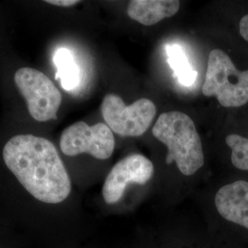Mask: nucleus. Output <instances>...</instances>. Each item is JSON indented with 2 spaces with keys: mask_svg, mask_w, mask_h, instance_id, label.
<instances>
[{
  "mask_svg": "<svg viewBox=\"0 0 248 248\" xmlns=\"http://www.w3.org/2000/svg\"><path fill=\"white\" fill-rule=\"evenodd\" d=\"M202 93L206 97H215L225 108L246 105L248 102V69L240 71L227 53L214 49L208 57Z\"/></svg>",
  "mask_w": 248,
  "mask_h": 248,
  "instance_id": "3",
  "label": "nucleus"
},
{
  "mask_svg": "<svg viewBox=\"0 0 248 248\" xmlns=\"http://www.w3.org/2000/svg\"><path fill=\"white\" fill-rule=\"evenodd\" d=\"M153 163L142 155H131L119 161L107 176L102 188L103 199L108 204L119 202L129 184H146L153 177Z\"/></svg>",
  "mask_w": 248,
  "mask_h": 248,
  "instance_id": "7",
  "label": "nucleus"
},
{
  "mask_svg": "<svg viewBox=\"0 0 248 248\" xmlns=\"http://www.w3.org/2000/svg\"><path fill=\"white\" fill-rule=\"evenodd\" d=\"M60 148L68 156L89 154L97 159L105 160L113 154L115 139L107 124L89 126L85 122H78L63 130Z\"/></svg>",
  "mask_w": 248,
  "mask_h": 248,
  "instance_id": "6",
  "label": "nucleus"
},
{
  "mask_svg": "<svg viewBox=\"0 0 248 248\" xmlns=\"http://www.w3.org/2000/svg\"><path fill=\"white\" fill-rule=\"evenodd\" d=\"M214 203L222 218L248 230V182L237 180L222 186Z\"/></svg>",
  "mask_w": 248,
  "mask_h": 248,
  "instance_id": "8",
  "label": "nucleus"
},
{
  "mask_svg": "<svg viewBox=\"0 0 248 248\" xmlns=\"http://www.w3.org/2000/svg\"><path fill=\"white\" fill-rule=\"evenodd\" d=\"M14 80L35 121L47 122L57 118L62 95L46 75L34 68L22 67L15 73Z\"/></svg>",
  "mask_w": 248,
  "mask_h": 248,
  "instance_id": "5",
  "label": "nucleus"
},
{
  "mask_svg": "<svg viewBox=\"0 0 248 248\" xmlns=\"http://www.w3.org/2000/svg\"><path fill=\"white\" fill-rule=\"evenodd\" d=\"M225 142L232 149V165L240 170L248 171V138L238 134H229Z\"/></svg>",
  "mask_w": 248,
  "mask_h": 248,
  "instance_id": "12",
  "label": "nucleus"
},
{
  "mask_svg": "<svg viewBox=\"0 0 248 248\" xmlns=\"http://www.w3.org/2000/svg\"><path fill=\"white\" fill-rule=\"evenodd\" d=\"M101 112L112 132L123 137H137L150 127L156 107L148 98H140L128 106L118 95L108 94L103 98Z\"/></svg>",
  "mask_w": 248,
  "mask_h": 248,
  "instance_id": "4",
  "label": "nucleus"
},
{
  "mask_svg": "<svg viewBox=\"0 0 248 248\" xmlns=\"http://www.w3.org/2000/svg\"><path fill=\"white\" fill-rule=\"evenodd\" d=\"M53 62L57 68L56 78L61 81L62 89L72 91L79 86L80 70L71 51L61 48L53 56Z\"/></svg>",
  "mask_w": 248,
  "mask_h": 248,
  "instance_id": "10",
  "label": "nucleus"
},
{
  "mask_svg": "<svg viewBox=\"0 0 248 248\" xmlns=\"http://www.w3.org/2000/svg\"><path fill=\"white\" fill-rule=\"evenodd\" d=\"M169 65L174 70L178 82L186 87L194 84L198 73L189 64L186 54L179 45H169L167 47Z\"/></svg>",
  "mask_w": 248,
  "mask_h": 248,
  "instance_id": "11",
  "label": "nucleus"
},
{
  "mask_svg": "<svg viewBox=\"0 0 248 248\" xmlns=\"http://www.w3.org/2000/svg\"><path fill=\"white\" fill-rule=\"evenodd\" d=\"M7 168L27 191L45 203L63 202L71 180L53 142L31 134L16 135L3 149Z\"/></svg>",
  "mask_w": 248,
  "mask_h": 248,
  "instance_id": "1",
  "label": "nucleus"
},
{
  "mask_svg": "<svg viewBox=\"0 0 248 248\" xmlns=\"http://www.w3.org/2000/svg\"><path fill=\"white\" fill-rule=\"evenodd\" d=\"M48 4H51L53 6H58V7H72L79 3L78 0H47L45 1Z\"/></svg>",
  "mask_w": 248,
  "mask_h": 248,
  "instance_id": "13",
  "label": "nucleus"
},
{
  "mask_svg": "<svg viewBox=\"0 0 248 248\" xmlns=\"http://www.w3.org/2000/svg\"><path fill=\"white\" fill-rule=\"evenodd\" d=\"M153 135L168 147L166 163H176L185 176H192L204 165V154L195 124L186 113H162L153 128Z\"/></svg>",
  "mask_w": 248,
  "mask_h": 248,
  "instance_id": "2",
  "label": "nucleus"
},
{
  "mask_svg": "<svg viewBox=\"0 0 248 248\" xmlns=\"http://www.w3.org/2000/svg\"><path fill=\"white\" fill-rule=\"evenodd\" d=\"M179 7L177 0H133L128 5L127 14L142 25L152 26L176 15Z\"/></svg>",
  "mask_w": 248,
  "mask_h": 248,
  "instance_id": "9",
  "label": "nucleus"
},
{
  "mask_svg": "<svg viewBox=\"0 0 248 248\" xmlns=\"http://www.w3.org/2000/svg\"><path fill=\"white\" fill-rule=\"evenodd\" d=\"M240 34L248 42V14L241 18L239 23Z\"/></svg>",
  "mask_w": 248,
  "mask_h": 248,
  "instance_id": "14",
  "label": "nucleus"
}]
</instances>
